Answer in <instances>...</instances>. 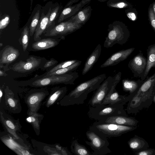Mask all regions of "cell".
<instances>
[{
  "label": "cell",
  "mask_w": 155,
  "mask_h": 155,
  "mask_svg": "<svg viewBox=\"0 0 155 155\" xmlns=\"http://www.w3.org/2000/svg\"><path fill=\"white\" fill-rule=\"evenodd\" d=\"M106 77V74H103L80 84L64 96L61 100L60 104L68 106L83 104L88 94L96 90Z\"/></svg>",
  "instance_id": "1"
},
{
  "label": "cell",
  "mask_w": 155,
  "mask_h": 155,
  "mask_svg": "<svg viewBox=\"0 0 155 155\" xmlns=\"http://www.w3.org/2000/svg\"><path fill=\"white\" fill-rule=\"evenodd\" d=\"M107 35L104 44V47L108 48L117 44L122 45L128 41L130 36L127 26L123 22L115 21L108 25Z\"/></svg>",
  "instance_id": "2"
},
{
  "label": "cell",
  "mask_w": 155,
  "mask_h": 155,
  "mask_svg": "<svg viewBox=\"0 0 155 155\" xmlns=\"http://www.w3.org/2000/svg\"><path fill=\"white\" fill-rule=\"evenodd\" d=\"M137 127L106 123L98 120L94 123L89 129L94 130L101 136L107 138L120 136L123 134L135 130Z\"/></svg>",
  "instance_id": "3"
},
{
  "label": "cell",
  "mask_w": 155,
  "mask_h": 155,
  "mask_svg": "<svg viewBox=\"0 0 155 155\" xmlns=\"http://www.w3.org/2000/svg\"><path fill=\"white\" fill-rule=\"evenodd\" d=\"M87 114L90 118L98 120L115 116H127L122 104H101L90 107Z\"/></svg>",
  "instance_id": "4"
},
{
  "label": "cell",
  "mask_w": 155,
  "mask_h": 155,
  "mask_svg": "<svg viewBox=\"0 0 155 155\" xmlns=\"http://www.w3.org/2000/svg\"><path fill=\"white\" fill-rule=\"evenodd\" d=\"M79 77L77 72H70L66 74L43 77L33 81L31 86L41 87L60 84H74V81Z\"/></svg>",
  "instance_id": "5"
},
{
  "label": "cell",
  "mask_w": 155,
  "mask_h": 155,
  "mask_svg": "<svg viewBox=\"0 0 155 155\" xmlns=\"http://www.w3.org/2000/svg\"><path fill=\"white\" fill-rule=\"evenodd\" d=\"M82 26L70 18L68 21H62L56 25L55 24L52 25L46 30L44 35L46 36H57L64 40L65 36L80 29Z\"/></svg>",
  "instance_id": "6"
},
{
  "label": "cell",
  "mask_w": 155,
  "mask_h": 155,
  "mask_svg": "<svg viewBox=\"0 0 155 155\" xmlns=\"http://www.w3.org/2000/svg\"><path fill=\"white\" fill-rule=\"evenodd\" d=\"M86 135L90 141H86L85 143L94 151L93 155H106L111 152L108 147L109 143L107 138L90 129L86 132Z\"/></svg>",
  "instance_id": "7"
},
{
  "label": "cell",
  "mask_w": 155,
  "mask_h": 155,
  "mask_svg": "<svg viewBox=\"0 0 155 155\" xmlns=\"http://www.w3.org/2000/svg\"><path fill=\"white\" fill-rule=\"evenodd\" d=\"M121 73L119 72L114 77L113 84L109 93L105 97L101 104H125L130 99L131 94L128 96L120 94L115 89V87L121 79Z\"/></svg>",
  "instance_id": "8"
},
{
  "label": "cell",
  "mask_w": 155,
  "mask_h": 155,
  "mask_svg": "<svg viewBox=\"0 0 155 155\" xmlns=\"http://www.w3.org/2000/svg\"><path fill=\"white\" fill-rule=\"evenodd\" d=\"M113 84V77L109 76L101 84L88 102L90 107H94L101 104L110 91Z\"/></svg>",
  "instance_id": "9"
},
{
  "label": "cell",
  "mask_w": 155,
  "mask_h": 155,
  "mask_svg": "<svg viewBox=\"0 0 155 155\" xmlns=\"http://www.w3.org/2000/svg\"><path fill=\"white\" fill-rule=\"evenodd\" d=\"M48 94V92L44 90H36L29 93L25 99L28 107V114L37 113L42 102Z\"/></svg>",
  "instance_id": "10"
},
{
  "label": "cell",
  "mask_w": 155,
  "mask_h": 155,
  "mask_svg": "<svg viewBox=\"0 0 155 155\" xmlns=\"http://www.w3.org/2000/svg\"><path fill=\"white\" fill-rule=\"evenodd\" d=\"M147 64V59L143 55L141 51L131 59L128 64V67L133 74L134 77L140 78L144 81V75Z\"/></svg>",
  "instance_id": "11"
},
{
  "label": "cell",
  "mask_w": 155,
  "mask_h": 155,
  "mask_svg": "<svg viewBox=\"0 0 155 155\" xmlns=\"http://www.w3.org/2000/svg\"><path fill=\"white\" fill-rule=\"evenodd\" d=\"M41 63V59L31 56L25 61H21L15 63L12 66V69L14 71L19 72H29L38 68Z\"/></svg>",
  "instance_id": "12"
},
{
  "label": "cell",
  "mask_w": 155,
  "mask_h": 155,
  "mask_svg": "<svg viewBox=\"0 0 155 155\" xmlns=\"http://www.w3.org/2000/svg\"><path fill=\"white\" fill-rule=\"evenodd\" d=\"M134 48H131L122 50L113 54L100 66L101 68L113 66L126 59L135 50Z\"/></svg>",
  "instance_id": "13"
},
{
  "label": "cell",
  "mask_w": 155,
  "mask_h": 155,
  "mask_svg": "<svg viewBox=\"0 0 155 155\" xmlns=\"http://www.w3.org/2000/svg\"><path fill=\"white\" fill-rule=\"evenodd\" d=\"M20 55L19 50L12 46L7 45L0 52V66L8 64L15 61Z\"/></svg>",
  "instance_id": "14"
},
{
  "label": "cell",
  "mask_w": 155,
  "mask_h": 155,
  "mask_svg": "<svg viewBox=\"0 0 155 155\" xmlns=\"http://www.w3.org/2000/svg\"><path fill=\"white\" fill-rule=\"evenodd\" d=\"M91 0H81L78 3L73 5L64 7L59 15L58 23H60L67 18L74 15L82 8L90 3Z\"/></svg>",
  "instance_id": "15"
},
{
  "label": "cell",
  "mask_w": 155,
  "mask_h": 155,
  "mask_svg": "<svg viewBox=\"0 0 155 155\" xmlns=\"http://www.w3.org/2000/svg\"><path fill=\"white\" fill-rule=\"evenodd\" d=\"M5 103L7 109L13 113L21 110V107L19 99L15 97L14 93L6 86L5 90Z\"/></svg>",
  "instance_id": "16"
},
{
  "label": "cell",
  "mask_w": 155,
  "mask_h": 155,
  "mask_svg": "<svg viewBox=\"0 0 155 155\" xmlns=\"http://www.w3.org/2000/svg\"><path fill=\"white\" fill-rule=\"evenodd\" d=\"M106 123H114L130 126H137L139 121L132 117L124 116H115L102 119L100 120Z\"/></svg>",
  "instance_id": "17"
},
{
  "label": "cell",
  "mask_w": 155,
  "mask_h": 155,
  "mask_svg": "<svg viewBox=\"0 0 155 155\" xmlns=\"http://www.w3.org/2000/svg\"><path fill=\"white\" fill-rule=\"evenodd\" d=\"M0 118L2 124L4 126L8 132L15 139H18L19 138L16 134L17 131L20 128V124H18L17 121L11 118L7 115H5L0 112Z\"/></svg>",
  "instance_id": "18"
},
{
  "label": "cell",
  "mask_w": 155,
  "mask_h": 155,
  "mask_svg": "<svg viewBox=\"0 0 155 155\" xmlns=\"http://www.w3.org/2000/svg\"><path fill=\"white\" fill-rule=\"evenodd\" d=\"M51 11V8L50 7L46 14L44 12H42L34 35V39L35 41L40 40V36L46 31Z\"/></svg>",
  "instance_id": "19"
},
{
  "label": "cell",
  "mask_w": 155,
  "mask_h": 155,
  "mask_svg": "<svg viewBox=\"0 0 155 155\" xmlns=\"http://www.w3.org/2000/svg\"><path fill=\"white\" fill-rule=\"evenodd\" d=\"M101 46L98 44L89 56L86 61L82 71L84 75L91 69L94 64L98 60L101 53Z\"/></svg>",
  "instance_id": "20"
},
{
  "label": "cell",
  "mask_w": 155,
  "mask_h": 155,
  "mask_svg": "<svg viewBox=\"0 0 155 155\" xmlns=\"http://www.w3.org/2000/svg\"><path fill=\"white\" fill-rule=\"evenodd\" d=\"M155 81V73L150 77L147 76L139 89L135 94L141 97L150 98L152 96L149 91L151 87Z\"/></svg>",
  "instance_id": "21"
},
{
  "label": "cell",
  "mask_w": 155,
  "mask_h": 155,
  "mask_svg": "<svg viewBox=\"0 0 155 155\" xmlns=\"http://www.w3.org/2000/svg\"><path fill=\"white\" fill-rule=\"evenodd\" d=\"M92 10L91 6L85 7L71 16L70 18L74 20L75 23L83 25L89 20Z\"/></svg>",
  "instance_id": "22"
},
{
  "label": "cell",
  "mask_w": 155,
  "mask_h": 155,
  "mask_svg": "<svg viewBox=\"0 0 155 155\" xmlns=\"http://www.w3.org/2000/svg\"><path fill=\"white\" fill-rule=\"evenodd\" d=\"M61 39L47 38L41 39L33 43L32 48L36 50H41L54 47L57 45Z\"/></svg>",
  "instance_id": "23"
},
{
  "label": "cell",
  "mask_w": 155,
  "mask_h": 155,
  "mask_svg": "<svg viewBox=\"0 0 155 155\" xmlns=\"http://www.w3.org/2000/svg\"><path fill=\"white\" fill-rule=\"evenodd\" d=\"M67 91V88L66 87L55 88L52 91L48 97L46 102V106L49 107L56 102L62 99Z\"/></svg>",
  "instance_id": "24"
},
{
  "label": "cell",
  "mask_w": 155,
  "mask_h": 155,
  "mask_svg": "<svg viewBox=\"0 0 155 155\" xmlns=\"http://www.w3.org/2000/svg\"><path fill=\"white\" fill-rule=\"evenodd\" d=\"M127 143L130 148L135 152L149 147L148 143L143 138L137 135L131 138Z\"/></svg>",
  "instance_id": "25"
},
{
  "label": "cell",
  "mask_w": 155,
  "mask_h": 155,
  "mask_svg": "<svg viewBox=\"0 0 155 155\" xmlns=\"http://www.w3.org/2000/svg\"><path fill=\"white\" fill-rule=\"evenodd\" d=\"M147 51V64L144 74L145 80L152 68L155 67V44L149 46Z\"/></svg>",
  "instance_id": "26"
},
{
  "label": "cell",
  "mask_w": 155,
  "mask_h": 155,
  "mask_svg": "<svg viewBox=\"0 0 155 155\" xmlns=\"http://www.w3.org/2000/svg\"><path fill=\"white\" fill-rule=\"evenodd\" d=\"M144 81L140 79L137 81L124 79L122 81L123 90L129 92L130 94L135 93L140 87Z\"/></svg>",
  "instance_id": "27"
},
{
  "label": "cell",
  "mask_w": 155,
  "mask_h": 155,
  "mask_svg": "<svg viewBox=\"0 0 155 155\" xmlns=\"http://www.w3.org/2000/svg\"><path fill=\"white\" fill-rule=\"evenodd\" d=\"M28 115V116L26 118V121L31 124L37 134H39L40 124L44 116L37 113Z\"/></svg>",
  "instance_id": "28"
},
{
  "label": "cell",
  "mask_w": 155,
  "mask_h": 155,
  "mask_svg": "<svg viewBox=\"0 0 155 155\" xmlns=\"http://www.w3.org/2000/svg\"><path fill=\"white\" fill-rule=\"evenodd\" d=\"M71 149V152L75 155H93L84 146L80 144L77 139L72 141Z\"/></svg>",
  "instance_id": "29"
},
{
  "label": "cell",
  "mask_w": 155,
  "mask_h": 155,
  "mask_svg": "<svg viewBox=\"0 0 155 155\" xmlns=\"http://www.w3.org/2000/svg\"><path fill=\"white\" fill-rule=\"evenodd\" d=\"M107 4V6L111 8L126 9L133 7L131 3L126 0H108Z\"/></svg>",
  "instance_id": "30"
},
{
  "label": "cell",
  "mask_w": 155,
  "mask_h": 155,
  "mask_svg": "<svg viewBox=\"0 0 155 155\" xmlns=\"http://www.w3.org/2000/svg\"><path fill=\"white\" fill-rule=\"evenodd\" d=\"M81 62L82 61H81L78 60L77 62L70 66L64 68L57 70L51 73L45 75L42 77L64 74L76 70L81 64Z\"/></svg>",
  "instance_id": "31"
},
{
  "label": "cell",
  "mask_w": 155,
  "mask_h": 155,
  "mask_svg": "<svg viewBox=\"0 0 155 155\" xmlns=\"http://www.w3.org/2000/svg\"><path fill=\"white\" fill-rule=\"evenodd\" d=\"M62 8V6L58 5L54 8L51 9V11L49 18L46 30L50 26L55 24V20L59 15Z\"/></svg>",
  "instance_id": "32"
},
{
  "label": "cell",
  "mask_w": 155,
  "mask_h": 155,
  "mask_svg": "<svg viewBox=\"0 0 155 155\" xmlns=\"http://www.w3.org/2000/svg\"><path fill=\"white\" fill-rule=\"evenodd\" d=\"M40 9L37 10L31 19L29 27V34L30 36H32L35 32L40 18Z\"/></svg>",
  "instance_id": "33"
},
{
  "label": "cell",
  "mask_w": 155,
  "mask_h": 155,
  "mask_svg": "<svg viewBox=\"0 0 155 155\" xmlns=\"http://www.w3.org/2000/svg\"><path fill=\"white\" fill-rule=\"evenodd\" d=\"M29 30L28 26H26L23 29L21 32V41L24 51L27 49L29 39Z\"/></svg>",
  "instance_id": "34"
},
{
  "label": "cell",
  "mask_w": 155,
  "mask_h": 155,
  "mask_svg": "<svg viewBox=\"0 0 155 155\" xmlns=\"http://www.w3.org/2000/svg\"><path fill=\"white\" fill-rule=\"evenodd\" d=\"M78 60H72L63 62L59 64L48 71L45 75L51 73L59 69L64 68L70 66L77 62Z\"/></svg>",
  "instance_id": "35"
},
{
  "label": "cell",
  "mask_w": 155,
  "mask_h": 155,
  "mask_svg": "<svg viewBox=\"0 0 155 155\" xmlns=\"http://www.w3.org/2000/svg\"><path fill=\"white\" fill-rule=\"evenodd\" d=\"M125 12L128 18L132 21H135L138 18V12L136 8L133 7L126 9Z\"/></svg>",
  "instance_id": "36"
},
{
  "label": "cell",
  "mask_w": 155,
  "mask_h": 155,
  "mask_svg": "<svg viewBox=\"0 0 155 155\" xmlns=\"http://www.w3.org/2000/svg\"><path fill=\"white\" fill-rule=\"evenodd\" d=\"M148 15L150 24L155 32V15L152 8V4H150L148 8Z\"/></svg>",
  "instance_id": "37"
},
{
  "label": "cell",
  "mask_w": 155,
  "mask_h": 155,
  "mask_svg": "<svg viewBox=\"0 0 155 155\" xmlns=\"http://www.w3.org/2000/svg\"><path fill=\"white\" fill-rule=\"evenodd\" d=\"M136 155H155V150L153 149L147 148L135 152Z\"/></svg>",
  "instance_id": "38"
},
{
  "label": "cell",
  "mask_w": 155,
  "mask_h": 155,
  "mask_svg": "<svg viewBox=\"0 0 155 155\" xmlns=\"http://www.w3.org/2000/svg\"><path fill=\"white\" fill-rule=\"evenodd\" d=\"M58 63V61L57 60L54 58H52L46 62L42 69L44 70L48 69L49 68L56 64Z\"/></svg>",
  "instance_id": "39"
},
{
  "label": "cell",
  "mask_w": 155,
  "mask_h": 155,
  "mask_svg": "<svg viewBox=\"0 0 155 155\" xmlns=\"http://www.w3.org/2000/svg\"><path fill=\"white\" fill-rule=\"evenodd\" d=\"M79 0H70L67 3L64 7H66L70 5H72L73 4L78 2Z\"/></svg>",
  "instance_id": "40"
},
{
  "label": "cell",
  "mask_w": 155,
  "mask_h": 155,
  "mask_svg": "<svg viewBox=\"0 0 155 155\" xmlns=\"http://www.w3.org/2000/svg\"><path fill=\"white\" fill-rule=\"evenodd\" d=\"M7 74L5 73L1 69L0 70V76H5Z\"/></svg>",
  "instance_id": "41"
},
{
  "label": "cell",
  "mask_w": 155,
  "mask_h": 155,
  "mask_svg": "<svg viewBox=\"0 0 155 155\" xmlns=\"http://www.w3.org/2000/svg\"><path fill=\"white\" fill-rule=\"evenodd\" d=\"M151 4L153 10L155 15V1L153 2Z\"/></svg>",
  "instance_id": "42"
},
{
  "label": "cell",
  "mask_w": 155,
  "mask_h": 155,
  "mask_svg": "<svg viewBox=\"0 0 155 155\" xmlns=\"http://www.w3.org/2000/svg\"><path fill=\"white\" fill-rule=\"evenodd\" d=\"M33 0H30L31 1V3H30V11H31L32 10V3Z\"/></svg>",
  "instance_id": "43"
},
{
  "label": "cell",
  "mask_w": 155,
  "mask_h": 155,
  "mask_svg": "<svg viewBox=\"0 0 155 155\" xmlns=\"http://www.w3.org/2000/svg\"><path fill=\"white\" fill-rule=\"evenodd\" d=\"M3 95V92L1 89L0 90V100H1V98Z\"/></svg>",
  "instance_id": "44"
},
{
  "label": "cell",
  "mask_w": 155,
  "mask_h": 155,
  "mask_svg": "<svg viewBox=\"0 0 155 155\" xmlns=\"http://www.w3.org/2000/svg\"><path fill=\"white\" fill-rule=\"evenodd\" d=\"M108 0H98V1L100 2H105L108 1Z\"/></svg>",
  "instance_id": "45"
},
{
  "label": "cell",
  "mask_w": 155,
  "mask_h": 155,
  "mask_svg": "<svg viewBox=\"0 0 155 155\" xmlns=\"http://www.w3.org/2000/svg\"><path fill=\"white\" fill-rule=\"evenodd\" d=\"M3 46V44L2 43H0V47H2Z\"/></svg>",
  "instance_id": "46"
},
{
  "label": "cell",
  "mask_w": 155,
  "mask_h": 155,
  "mask_svg": "<svg viewBox=\"0 0 155 155\" xmlns=\"http://www.w3.org/2000/svg\"><path fill=\"white\" fill-rule=\"evenodd\" d=\"M48 0H44V2H45V1H48Z\"/></svg>",
  "instance_id": "47"
}]
</instances>
